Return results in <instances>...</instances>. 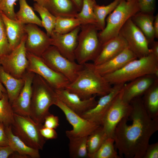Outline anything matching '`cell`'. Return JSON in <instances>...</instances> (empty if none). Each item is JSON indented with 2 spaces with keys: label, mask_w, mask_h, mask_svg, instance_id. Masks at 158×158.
<instances>
[{
  "label": "cell",
  "mask_w": 158,
  "mask_h": 158,
  "mask_svg": "<svg viewBox=\"0 0 158 158\" xmlns=\"http://www.w3.org/2000/svg\"><path fill=\"white\" fill-rule=\"evenodd\" d=\"M130 103L129 116L123 118L115 130V146L120 157L143 158L150 138L158 130V119L150 116L140 97Z\"/></svg>",
  "instance_id": "6da1fadb"
},
{
  "label": "cell",
  "mask_w": 158,
  "mask_h": 158,
  "mask_svg": "<svg viewBox=\"0 0 158 158\" xmlns=\"http://www.w3.org/2000/svg\"><path fill=\"white\" fill-rule=\"evenodd\" d=\"M78 77L65 88L78 95L82 99L96 95L100 97L109 93L112 87L102 76L96 73L90 63H86Z\"/></svg>",
  "instance_id": "7a4b0ae2"
},
{
  "label": "cell",
  "mask_w": 158,
  "mask_h": 158,
  "mask_svg": "<svg viewBox=\"0 0 158 158\" xmlns=\"http://www.w3.org/2000/svg\"><path fill=\"white\" fill-rule=\"evenodd\" d=\"M58 100L55 89L44 79L35 74L32 84L30 117L36 123L43 124L49 109Z\"/></svg>",
  "instance_id": "3957f363"
},
{
  "label": "cell",
  "mask_w": 158,
  "mask_h": 158,
  "mask_svg": "<svg viewBox=\"0 0 158 158\" xmlns=\"http://www.w3.org/2000/svg\"><path fill=\"white\" fill-rule=\"evenodd\" d=\"M149 75L158 77V59L151 53L131 61L119 70L103 76L111 85H114L124 84Z\"/></svg>",
  "instance_id": "277c9868"
},
{
  "label": "cell",
  "mask_w": 158,
  "mask_h": 158,
  "mask_svg": "<svg viewBox=\"0 0 158 158\" xmlns=\"http://www.w3.org/2000/svg\"><path fill=\"white\" fill-rule=\"evenodd\" d=\"M139 11L137 0L129 1L121 0L107 18V24L104 29L98 33L102 44L117 36L126 21Z\"/></svg>",
  "instance_id": "5b68a950"
},
{
  "label": "cell",
  "mask_w": 158,
  "mask_h": 158,
  "mask_svg": "<svg viewBox=\"0 0 158 158\" xmlns=\"http://www.w3.org/2000/svg\"><path fill=\"white\" fill-rule=\"evenodd\" d=\"M98 30L93 24L80 25L75 52V59L78 63L84 65L88 61H94L99 54L102 44Z\"/></svg>",
  "instance_id": "8992f818"
},
{
  "label": "cell",
  "mask_w": 158,
  "mask_h": 158,
  "mask_svg": "<svg viewBox=\"0 0 158 158\" xmlns=\"http://www.w3.org/2000/svg\"><path fill=\"white\" fill-rule=\"evenodd\" d=\"M43 124L35 122L29 116L14 114V122L11 125L13 133L28 146L38 150H42L45 139L40 132Z\"/></svg>",
  "instance_id": "52a82bcc"
},
{
  "label": "cell",
  "mask_w": 158,
  "mask_h": 158,
  "mask_svg": "<svg viewBox=\"0 0 158 158\" xmlns=\"http://www.w3.org/2000/svg\"><path fill=\"white\" fill-rule=\"evenodd\" d=\"M41 57L48 66L54 71L63 75L70 83L75 80L84 66V65L68 59L52 45L47 49Z\"/></svg>",
  "instance_id": "ba28073f"
},
{
  "label": "cell",
  "mask_w": 158,
  "mask_h": 158,
  "mask_svg": "<svg viewBox=\"0 0 158 158\" xmlns=\"http://www.w3.org/2000/svg\"><path fill=\"white\" fill-rule=\"evenodd\" d=\"M28 65L27 71L40 75L54 89L65 88L70 82L63 75L50 68L41 57L27 52Z\"/></svg>",
  "instance_id": "9c48e42d"
},
{
  "label": "cell",
  "mask_w": 158,
  "mask_h": 158,
  "mask_svg": "<svg viewBox=\"0 0 158 158\" xmlns=\"http://www.w3.org/2000/svg\"><path fill=\"white\" fill-rule=\"evenodd\" d=\"M27 37L26 34L18 46L0 59V66L6 72L17 78L23 77L28 65L25 46Z\"/></svg>",
  "instance_id": "30bf717a"
},
{
  "label": "cell",
  "mask_w": 158,
  "mask_h": 158,
  "mask_svg": "<svg viewBox=\"0 0 158 158\" xmlns=\"http://www.w3.org/2000/svg\"><path fill=\"white\" fill-rule=\"evenodd\" d=\"M119 34L125 40L128 47L138 58L145 56L150 53L147 40L131 18L124 24Z\"/></svg>",
  "instance_id": "8fae6325"
},
{
  "label": "cell",
  "mask_w": 158,
  "mask_h": 158,
  "mask_svg": "<svg viewBox=\"0 0 158 158\" xmlns=\"http://www.w3.org/2000/svg\"><path fill=\"white\" fill-rule=\"evenodd\" d=\"M131 109L130 104L123 99L122 89L107 111L101 125L108 138H113L118 123L123 118L129 116Z\"/></svg>",
  "instance_id": "7c38bea8"
},
{
  "label": "cell",
  "mask_w": 158,
  "mask_h": 158,
  "mask_svg": "<svg viewBox=\"0 0 158 158\" xmlns=\"http://www.w3.org/2000/svg\"><path fill=\"white\" fill-rule=\"evenodd\" d=\"M64 114L67 120L73 127V129L66 132L69 137L87 136L99 125L85 119L73 111L58 99L55 105Z\"/></svg>",
  "instance_id": "4fadbf2b"
},
{
  "label": "cell",
  "mask_w": 158,
  "mask_h": 158,
  "mask_svg": "<svg viewBox=\"0 0 158 158\" xmlns=\"http://www.w3.org/2000/svg\"><path fill=\"white\" fill-rule=\"evenodd\" d=\"M25 29L27 35L25 44L27 52L41 57L51 45V37L35 24H25Z\"/></svg>",
  "instance_id": "5bb4252c"
},
{
  "label": "cell",
  "mask_w": 158,
  "mask_h": 158,
  "mask_svg": "<svg viewBox=\"0 0 158 158\" xmlns=\"http://www.w3.org/2000/svg\"><path fill=\"white\" fill-rule=\"evenodd\" d=\"M124 84L120 83L114 85L109 93L101 97L94 107L80 116L101 126L107 111L116 97L121 91Z\"/></svg>",
  "instance_id": "9a60e30c"
},
{
  "label": "cell",
  "mask_w": 158,
  "mask_h": 158,
  "mask_svg": "<svg viewBox=\"0 0 158 158\" xmlns=\"http://www.w3.org/2000/svg\"><path fill=\"white\" fill-rule=\"evenodd\" d=\"M80 29V26L65 34H59L53 30L50 37L51 45L55 47L62 55L68 59L75 61V52Z\"/></svg>",
  "instance_id": "2e32d148"
},
{
  "label": "cell",
  "mask_w": 158,
  "mask_h": 158,
  "mask_svg": "<svg viewBox=\"0 0 158 158\" xmlns=\"http://www.w3.org/2000/svg\"><path fill=\"white\" fill-rule=\"evenodd\" d=\"M55 90L58 99L70 109L80 116L94 107L97 103L96 95L87 99H82L76 94L66 88Z\"/></svg>",
  "instance_id": "e0dca14e"
},
{
  "label": "cell",
  "mask_w": 158,
  "mask_h": 158,
  "mask_svg": "<svg viewBox=\"0 0 158 158\" xmlns=\"http://www.w3.org/2000/svg\"><path fill=\"white\" fill-rule=\"evenodd\" d=\"M35 74L27 71L24 75L25 83L20 92L11 104L14 113L30 116L32 84Z\"/></svg>",
  "instance_id": "ac0fdd59"
},
{
  "label": "cell",
  "mask_w": 158,
  "mask_h": 158,
  "mask_svg": "<svg viewBox=\"0 0 158 158\" xmlns=\"http://www.w3.org/2000/svg\"><path fill=\"white\" fill-rule=\"evenodd\" d=\"M158 77L154 75H147L124 84L122 89L123 100L130 103L134 99L143 95Z\"/></svg>",
  "instance_id": "d6986e66"
},
{
  "label": "cell",
  "mask_w": 158,
  "mask_h": 158,
  "mask_svg": "<svg viewBox=\"0 0 158 158\" xmlns=\"http://www.w3.org/2000/svg\"><path fill=\"white\" fill-rule=\"evenodd\" d=\"M136 59V56L128 47L118 55L105 62L98 65H90L96 73L103 76L119 70Z\"/></svg>",
  "instance_id": "ffe728a7"
},
{
  "label": "cell",
  "mask_w": 158,
  "mask_h": 158,
  "mask_svg": "<svg viewBox=\"0 0 158 158\" xmlns=\"http://www.w3.org/2000/svg\"><path fill=\"white\" fill-rule=\"evenodd\" d=\"M128 47L125 40L120 34L102 44L101 50L93 64L98 65L114 57Z\"/></svg>",
  "instance_id": "44dd1931"
},
{
  "label": "cell",
  "mask_w": 158,
  "mask_h": 158,
  "mask_svg": "<svg viewBox=\"0 0 158 158\" xmlns=\"http://www.w3.org/2000/svg\"><path fill=\"white\" fill-rule=\"evenodd\" d=\"M0 12L5 26L9 47L11 51L20 44L26 34L25 29V24L17 20L9 18Z\"/></svg>",
  "instance_id": "7402d4cb"
},
{
  "label": "cell",
  "mask_w": 158,
  "mask_h": 158,
  "mask_svg": "<svg viewBox=\"0 0 158 158\" xmlns=\"http://www.w3.org/2000/svg\"><path fill=\"white\" fill-rule=\"evenodd\" d=\"M43 6L56 17L75 18L78 12L71 0H43Z\"/></svg>",
  "instance_id": "603a6c76"
},
{
  "label": "cell",
  "mask_w": 158,
  "mask_h": 158,
  "mask_svg": "<svg viewBox=\"0 0 158 158\" xmlns=\"http://www.w3.org/2000/svg\"><path fill=\"white\" fill-rule=\"evenodd\" d=\"M4 130L8 140V145L21 158H40L39 150L28 146L15 135L12 131L11 126H4Z\"/></svg>",
  "instance_id": "cb8c5ba5"
},
{
  "label": "cell",
  "mask_w": 158,
  "mask_h": 158,
  "mask_svg": "<svg viewBox=\"0 0 158 158\" xmlns=\"http://www.w3.org/2000/svg\"><path fill=\"white\" fill-rule=\"evenodd\" d=\"M0 81L5 86L9 101L11 104L17 97L25 83L22 78H17L6 72L0 66Z\"/></svg>",
  "instance_id": "d4e9b609"
},
{
  "label": "cell",
  "mask_w": 158,
  "mask_h": 158,
  "mask_svg": "<svg viewBox=\"0 0 158 158\" xmlns=\"http://www.w3.org/2000/svg\"><path fill=\"white\" fill-rule=\"evenodd\" d=\"M154 17L153 13L139 11L131 18L133 23L143 33L149 44L152 43L155 38L153 27Z\"/></svg>",
  "instance_id": "484cf974"
},
{
  "label": "cell",
  "mask_w": 158,
  "mask_h": 158,
  "mask_svg": "<svg viewBox=\"0 0 158 158\" xmlns=\"http://www.w3.org/2000/svg\"><path fill=\"white\" fill-rule=\"evenodd\" d=\"M143 95L142 102L147 114L152 119H158V79Z\"/></svg>",
  "instance_id": "4316f807"
},
{
  "label": "cell",
  "mask_w": 158,
  "mask_h": 158,
  "mask_svg": "<svg viewBox=\"0 0 158 158\" xmlns=\"http://www.w3.org/2000/svg\"><path fill=\"white\" fill-rule=\"evenodd\" d=\"M19 9L16 13L17 20L25 24H33L42 27V21L26 0H19Z\"/></svg>",
  "instance_id": "83f0119b"
},
{
  "label": "cell",
  "mask_w": 158,
  "mask_h": 158,
  "mask_svg": "<svg viewBox=\"0 0 158 158\" xmlns=\"http://www.w3.org/2000/svg\"><path fill=\"white\" fill-rule=\"evenodd\" d=\"M87 136L69 137V156L72 158H89L87 141Z\"/></svg>",
  "instance_id": "f1b7e54d"
},
{
  "label": "cell",
  "mask_w": 158,
  "mask_h": 158,
  "mask_svg": "<svg viewBox=\"0 0 158 158\" xmlns=\"http://www.w3.org/2000/svg\"><path fill=\"white\" fill-rule=\"evenodd\" d=\"M107 138L102 126L97 127L87 136V145L89 158H92Z\"/></svg>",
  "instance_id": "f546056e"
},
{
  "label": "cell",
  "mask_w": 158,
  "mask_h": 158,
  "mask_svg": "<svg viewBox=\"0 0 158 158\" xmlns=\"http://www.w3.org/2000/svg\"><path fill=\"white\" fill-rule=\"evenodd\" d=\"M121 0H114L109 4L100 6L96 4L93 11L96 21L95 25L98 30H103L106 25L105 18L116 8Z\"/></svg>",
  "instance_id": "4dcf8cb0"
},
{
  "label": "cell",
  "mask_w": 158,
  "mask_h": 158,
  "mask_svg": "<svg viewBox=\"0 0 158 158\" xmlns=\"http://www.w3.org/2000/svg\"><path fill=\"white\" fill-rule=\"evenodd\" d=\"M96 3L95 0H83L81 10L75 17L80 21L81 25L89 24L95 25L96 21L93 8Z\"/></svg>",
  "instance_id": "1f68e13d"
},
{
  "label": "cell",
  "mask_w": 158,
  "mask_h": 158,
  "mask_svg": "<svg viewBox=\"0 0 158 158\" xmlns=\"http://www.w3.org/2000/svg\"><path fill=\"white\" fill-rule=\"evenodd\" d=\"M33 9L40 15L42 27L45 29L47 34L50 37L54 30L56 17L44 6L36 2L33 4Z\"/></svg>",
  "instance_id": "d6a6232c"
},
{
  "label": "cell",
  "mask_w": 158,
  "mask_h": 158,
  "mask_svg": "<svg viewBox=\"0 0 158 158\" xmlns=\"http://www.w3.org/2000/svg\"><path fill=\"white\" fill-rule=\"evenodd\" d=\"M14 113L7 93L0 98V122L5 126H11L14 122Z\"/></svg>",
  "instance_id": "836d02e7"
},
{
  "label": "cell",
  "mask_w": 158,
  "mask_h": 158,
  "mask_svg": "<svg viewBox=\"0 0 158 158\" xmlns=\"http://www.w3.org/2000/svg\"><path fill=\"white\" fill-rule=\"evenodd\" d=\"M81 25L76 18L56 17L54 31L58 33H68Z\"/></svg>",
  "instance_id": "e575fe53"
},
{
  "label": "cell",
  "mask_w": 158,
  "mask_h": 158,
  "mask_svg": "<svg viewBox=\"0 0 158 158\" xmlns=\"http://www.w3.org/2000/svg\"><path fill=\"white\" fill-rule=\"evenodd\" d=\"M113 138H107L92 158H120L115 149Z\"/></svg>",
  "instance_id": "d590c367"
},
{
  "label": "cell",
  "mask_w": 158,
  "mask_h": 158,
  "mask_svg": "<svg viewBox=\"0 0 158 158\" xmlns=\"http://www.w3.org/2000/svg\"><path fill=\"white\" fill-rule=\"evenodd\" d=\"M7 37L5 26L0 11V59L11 51Z\"/></svg>",
  "instance_id": "8d00e7d4"
},
{
  "label": "cell",
  "mask_w": 158,
  "mask_h": 158,
  "mask_svg": "<svg viewBox=\"0 0 158 158\" xmlns=\"http://www.w3.org/2000/svg\"><path fill=\"white\" fill-rule=\"evenodd\" d=\"M19 0H2L0 3V11L9 18L17 20L14 5Z\"/></svg>",
  "instance_id": "74e56055"
},
{
  "label": "cell",
  "mask_w": 158,
  "mask_h": 158,
  "mask_svg": "<svg viewBox=\"0 0 158 158\" xmlns=\"http://www.w3.org/2000/svg\"><path fill=\"white\" fill-rule=\"evenodd\" d=\"M140 12L149 13L154 12L156 0H137Z\"/></svg>",
  "instance_id": "f35d334b"
},
{
  "label": "cell",
  "mask_w": 158,
  "mask_h": 158,
  "mask_svg": "<svg viewBox=\"0 0 158 158\" xmlns=\"http://www.w3.org/2000/svg\"><path fill=\"white\" fill-rule=\"evenodd\" d=\"M43 124L44 127L55 129L59 125V117L49 113L45 118Z\"/></svg>",
  "instance_id": "ab89813d"
},
{
  "label": "cell",
  "mask_w": 158,
  "mask_h": 158,
  "mask_svg": "<svg viewBox=\"0 0 158 158\" xmlns=\"http://www.w3.org/2000/svg\"><path fill=\"white\" fill-rule=\"evenodd\" d=\"M158 158V142L149 144L147 146L143 158Z\"/></svg>",
  "instance_id": "60d3db41"
},
{
  "label": "cell",
  "mask_w": 158,
  "mask_h": 158,
  "mask_svg": "<svg viewBox=\"0 0 158 158\" xmlns=\"http://www.w3.org/2000/svg\"><path fill=\"white\" fill-rule=\"evenodd\" d=\"M41 134L45 140L56 138L58 135L55 129L44 127L43 126L40 129Z\"/></svg>",
  "instance_id": "b9f144b4"
},
{
  "label": "cell",
  "mask_w": 158,
  "mask_h": 158,
  "mask_svg": "<svg viewBox=\"0 0 158 158\" xmlns=\"http://www.w3.org/2000/svg\"><path fill=\"white\" fill-rule=\"evenodd\" d=\"M14 152L9 145L0 146V158H7Z\"/></svg>",
  "instance_id": "7bdbcfd3"
},
{
  "label": "cell",
  "mask_w": 158,
  "mask_h": 158,
  "mask_svg": "<svg viewBox=\"0 0 158 158\" xmlns=\"http://www.w3.org/2000/svg\"><path fill=\"white\" fill-rule=\"evenodd\" d=\"M8 143L5 132L4 126L2 123L0 122V146L9 145Z\"/></svg>",
  "instance_id": "ee69618b"
},
{
  "label": "cell",
  "mask_w": 158,
  "mask_h": 158,
  "mask_svg": "<svg viewBox=\"0 0 158 158\" xmlns=\"http://www.w3.org/2000/svg\"><path fill=\"white\" fill-rule=\"evenodd\" d=\"M152 44V47L150 49V53L158 59V42L154 41Z\"/></svg>",
  "instance_id": "f6af8a7d"
},
{
  "label": "cell",
  "mask_w": 158,
  "mask_h": 158,
  "mask_svg": "<svg viewBox=\"0 0 158 158\" xmlns=\"http://www.w3.org/2000/svg\"><path fill=\"white\" fill-rule=\"evenodd\" d=\"M153 27L155 37L158 38V14L155 16L153 23Z\"/></svg>",
  "instance_id": "bcb514c9"
},
{
  "label": "cell",
  "mask_w": 158,
  "mask_h": 158,
  "mask_svg": "<svg viewBox=\"0 0 158 158\" xmlns=\"http://www.w3.org/2000/svg\"><path fill=\"white\" fill-rule=\"evenodd\" d=\"M75 4L78 12L80 11L83 4V0H71Z\"/></svg>",
  "instance_id": "7dc6e473"
},
{
  "label": "cell",
  "mask_w": 158,
  "mask_h": 158,
  "mask_svg": "<svg viewBox=\"0 0 158 158\" xmlns=\"http://www.w3.org/2000/svg\"><path fill=\"white\" fill-rule=\"evenodd\" d=\"M7 93L6 90L0 81V98H1L4 93Z\"/></svg>",
  "instance_id": "c3c4849f"
},
{
  "label": "cell",
  "mask_w": 158,
  "mask_h": 158,
  "mask_svg": "<svg viewBox=\"0 0 158 158\" xmlns=\"http://www.w3.org/2000/svg\"><path fill=\"white\" fill-rule=\"evenodd\" d=\"M36 3L41 5L42 6L43 4V0H33Z\"/></svg>",
  "instance_id": "681fc988"
},
{
  "label": "cell",
  "mask_w": 158,
  "mask_h": 158,
  "mask_svg": "<svg viewBox=\"0 0 158 158\" xmlns=\"http://www.w3.org/2000/svg\"><path fill=\"white\" fill-rule=\"evenodd\" d=\"M131 0H127V1H131Z\"/></svg>",
  "instance_id": "f907efd6"
},
{
  "label": "cell",
  "mask_w": 158,
  "mask_h": 158,
  "mask_svg": "<svg viewBox=\"0 0 158 158\" xmlns=\"http://www.w3.org/2000/svg\"><path fill=\"white\" fill-rule=\"evenodd\" d=\"M2 0H0V3L1 2V1Z\"/></svg>",
  "instance_id": "816d5d0a"
}]
</instances>
